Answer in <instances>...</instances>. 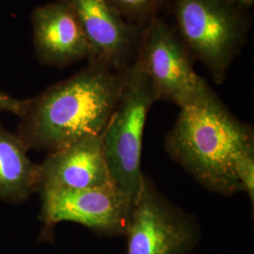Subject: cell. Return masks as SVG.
I'll return each mask as SVG.
<instances>
[{
    "label": "cell",
    "instance_id": "obj_1",
    "mask_svg": "<svg viewBox=\"0 0 254 254\" xmlns=\"http://www.w3.org/2000/svg\"><path fill=\"white\" fill-rule=\"evenodd\" d=\"M127 69L88 62L72 77L27 99L17 136L27 149L52 153L101 135L123 91Z\"/></svg>",
    "mask_w": 254,
    "mask_h": 254
},
{
    "label": "cell",
    "instance_id": "obj_2",
    "mask_svg": "<svg viewBox=\"0 0 254 254\" xmlns=\"http://www.w3.org/2000/svg\"><path fill=\"white\" fill-rule=\"evenodd\" d=\"M165 146L173 160L206 190L231 196L241 192L236 163L254 153V130L236 118L210 87L180 109Z\"/></svg>",
    "mask_w": 254,
    "mask_h": 254
},
{
    "label": "cell",
    "instance_id": "obj_3",
    "mask_svg": "<svg viewBox=\"0 0 254 254\" xmlns=\"http://www.w3.org/2000/svg\"><path fill=\"white\" fill-rule=\"evenodd\" d=\"M174 29L217 84L245 46L253 19L234 0H170Z\"/></svg>",
    "mask_w": 254,
    "mask_h": 254
},
{
    "label": "cell",
    "instance_id": "obj_4",
    "mask_svg": "<svg viewBox=\"0 0 254 254\" xmlns=\"http://www.w3.org/2000/svg\"><path fill=\"white\" fill-rule=\"evenodd\" d=\"M156 101L151 79L135 61L127 67L123 91L102 133L112 183L133 205L145 178L140 161L146 119Z\"/></svg>",
    "mask_w": 254,
    "mask_h": 254
},
{
    "label": "cell",
    "instance_id": "obj_5",
    "mask_svg": "<svg viewBox=\"0 0 254 254\" xmlns=\"http://www.w3.org/2000/svg\"><path fill=\"white\" fill-rule=\"evenodd\" d=\"M136 61L151 79L157 101L173 103L181 109L210 88L195 72V60L174 27L160 16L143 28Z\"/></svg>",
    "mask_w": 254,
    "mask_h": 254
},
{
    "label": "cell",
    "instance_id": "obj_6",
    "mask_svg": "<svg viewBox=\"0 0 254 254\" xmlns=\"http://www.w3.org/2000/svg\"><path fill=\"white\" fill-rule=\"evenodd\" d=\"M125 236L127 254H188L200 233L195 219L166 200L145 177Z\"/></svg>",
    "mask_w": 254,
    "mask_h": 254
},
{
    "label": "cell",
    "instance_id": "obj_7",
    "mask_svg": "<svg viewBox=\"0 0 254 254\" xmlns=\"http://www.w3.org/2000/svg\"><path fill=\"white\" fill-rule=\"evenodd\" d=\"M46 227L64 221L81 224L106 236L126 234L133 204L115 188L43 192Z\"/></svg>",
    "mask_w": 254,
    "mask_h": 254
},
{
    "label": "cell",
    "instance_id": "obj_8",
    "mask_svg": "<svg viewBox=\"0 0 254 254\" xmlns=\"http://www.w3.org/2000/svg\"><path fill=\"white\" fill-rule=\"evenodd\" d=\"M91 48L88 62L125 70L136 61L144 27L127 21L107 0H67Z\"/></svg>",
    "mask_w": 254,
    "mask_h": 254
},
{
    "label": "cell",
    "instance_id": "obj_9",
    "mask_svg": "<svg viewBox=\"0 0 254 254\" xmlns=\"http://www.w3.org/2000/svg\"><path fill=\"white\" fill-rule=\"evenodd\" d=\"M110 187L115 186L103 152L102 134L82 138L49 153L39 165L38 190L42 193Z\"/></svg>",
    "mask_w": 254,
    "mask_h": 254
},
{
    "label": "cell",
    "instance_id": "obj_10",
    "mask_svg": "<svg viewBox=\"0 0 254 254\" xmlns=\"http://www.w3.org/2000/svg\"><path fill=\"white\" fill-rule=\"evenodd\" d=\"M31 22L34 47L42 64L64 68L82 60L89 61L91 48L67 0L37 7Z\"/></svg>",
    "mask_w": 254,
    "mask_h": 254
},
{
    "label": "cell",
    "instance_id": "obj_11",
    "mask_svg": "<svg viewBox=\"0 0 254 254\" xmlns=\"http://www.w3.org/2000/svg\"><path fill=\"white\" fill-rule=\"evenodd\" d=\"M17 135L0 127V199L22 200L39 189V165Z\"/></svg>",
    "mask_w": 254,
    "mask_h": 254
},
{
    "label": "cell",
    "instance_id": "obj_12",
    "mask_svg": "<svg viewBox=\"0 0 254 254\" xmlns=\"http://www.w3.org/2000/svg\"><path fill=\"white\" fill-rule=\"evenodd\" d=\"M127 21L144 27L160 11L168 8L170 0H107Z\"/></svg>",
    "mask_w": 254,
    "mask_h": 254
},
{
    "label": "cell",
    "instance_id": "obj_13",
    "mask_svg": "<svg viewBox=\"0 0 254 254\" xmlns=\"http://www.w3.org/2000/svg\"><path fill=\"white\" fill-rule=\"evenodd\" d=\"M27 100H19L0 91V111H8L21 116L27 106Z\"/></svg>",
    "mask_w": 254,
    "mask_h": 254
},
{
    "label": "cell",
    "instance_id": "obj_14",
    "mask_svg": "<svg viewBox=\"0 0 254 254\" xmlns=\"http://www.w3.org/2000/svg\"><path fill=\"white\" fill-rule=\"evenodd\" d=\"M234 1H236V3H238L239 5L248 9L253 8L254 5V0H234Z\"/></svg>",
    "mask_w": 254,
    "mask_h": 254
}]
</instances>
